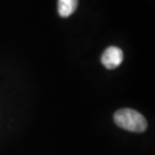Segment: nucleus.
<instances>
[{
  "instance_id": "1",
  "label": "nucleus",
  "mask_w": 155,
  "mask_h": 155,
  "mask_svg": "<svg viewBox=\"0 0 155 155\" xmlns=\"http://www.w3.org/2000/svg\"><path fill=\"white\" fill-rule=\"evenodd\" d=\"M114 122L120 128L137 133L144 132L147 129L148 125L143 115H141L136 110L128 109V108L118 110L114 114Z\"/></svg>"
},
{
  "instance_id": "2",
  "label": "nucleus",
  "mask_w": 155,
  "mask_h": 155,
  "mask_svg": "<svg viewBox=\"0 0 155 155\" xmlns=\"http://www.w3.org/2000/svg\"><path fill=\"white\" fill-rule=\"evenodd\" d=\"M124 54L122 49L117 46H109L105 49L102 54L101 61L103 66L108 70H114L122 64Z\"/></svg>"
},
{
  "instance_id": "3",
  "label": "nucleus",
  "mask_w": 155,
  "mask_h": 155,
  "mask_svg": "<svg viewBox=\"0 0 155 155\" xmlns=\"http://www.w3.org/2000/svg\"><path fill=\"white\" fill-rule=\"evenodd\" d=\"M79 4V0H58V12L61 17L71 16Z\"/></svg>"
}]
</instances>
